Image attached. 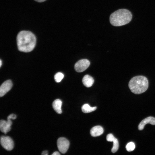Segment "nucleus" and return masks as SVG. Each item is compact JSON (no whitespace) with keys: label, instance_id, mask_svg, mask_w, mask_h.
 <instances>
[{"label":"nucleus","instance_id":"obj_1","mask_svg":"<svg viewBox=\"0 0 155 155\" xmlns=\"http://www.w3.org/2000/svg\"><path fill=\"white\" fill-rule=\"evenodd\" d=\"M17 42L18 49L20 51L29 52L34 48L36 38L31 32L23 30L20 32L17 35Z\"/></svg>","mask_w":155,"mask_h":155},{"label":"nucleus","instance_id":"obj_2","mask_svg":"<svg viewBox=\"0 0 155 155\" xmlns=\"http://www.w3.org/2000/svg\"><path fill=\"white\" fill-rule=\"evenodd\" d=\"M132 18L131 12L126 9H120L113 13L110 17V22L113 26H119L129 23Z\"/></svg>","mask_w":155,"mask_h":155},{"label":"nucleus","instance_id":"obj_3","mask_svg":"<svg viewBox=\"0 0 155 155\" xmlns=\"http://www.w3.org/2000/svg\"><path fill=\"white\" fill-rule=\"evenodd\" d=\"M128 86L132 92L139 94L147 90L148 87V82L146 77L138 75L133 77L130 80Z\"/></svg>","mask_w":155,"mask_h":155},{"label":"nucleus","instance_id":"obj_4","mask_svg":"<svg viewBox=\"0 0 155 155\" xmlns=\"http://www.w3.org/2000/svg\"><path fill=\"white\" fill-rule=\"evenodd\" d=\"M16 118V115L13 114L10 115L7 117V121L1 120L0 121V129L1 131L5 134H6L11 129L12 122L11 119H15Z\"/></svg>","mask_w":155,"mask_h":155},{"label":"nucleus","instance_id":"obj_5","mask_svg":"<svg viewBox=\"0 0 155 155\" xmlns=\"http://www.w3.org/2000/svg\"><path fill=\"white\" fill-rule=\"evenodd\" d=\"M57 147L59 151L62 153H65L68 150L69 146V142L66 138L60 137L57 142Z\"/></svg>","mask_w":155,"mask_h":155},{"label":"nucleus","instance_id":"obj_6","mask_svg":"<svg viewBox=\"0 0 155 155\" xmlns=\"http://www.w3.org/2000/svg\"><path fill=\"white\" fill-rule=\"evenodd\" d=\"M0 143L2 146L7 150H11L13 148V141L9 136H1L0 138Z\"/></svg>","mask_w":155,"mask_h":155},{"label":"nucleus","instance_id":"obj_7","mask_svg":"<svg viewBox=\"0 0 155 155\" xmlns=\"http://www.w3.org/2000/svg\"><path fill=\"white\" fill-rule=\"evenodd\" d=\"M90 65L89 61L87 59H82L78 61L74 65V68L77 72H81L85 70Z\"/></svg>","mask_w":155,"mask_h":155},{"label":"nucleus","instance_id":"obj_8","mask_svg":"<svg viewBox=\"0 0 155 155\" xmlns=\"http://www.w3.org/2000/svg\"><path fill=\"white\" fill-rule=\"evenodd\" d=\"M13 86L12 81L8 80L4 82L1 85L0 88V96H4L11 88Z\"/></svg>","mask_w":155,"mask_h":155},{"label":"nucleus","instance_id":"obj_9","mask_svg":"<svg viewBox=\"0 0 155 155\" xmlns=\"http://www.w3.org/2000/svg\"><path fill=\"white\" fill-rule=\"evenodd\" d=\"M148 123L152 125H155V118L152 117H149L142 121L139 125L138 129L141 130L143 129L145 125Z\"/></svg>","mask_w":155,"mask_h":155},{"label":"nucleus","instance_id":"obj_10","mask_svg":"<svg viewBox=\"0 0 155 155\" xmlns=\"http://www.w3.org/2000/svg\"><path fill=\"white\" fill-rule=\"evenodd\" d=\"M104 132V130L101 126L97 125L93 127L90 130V133L93 137H97L102 135Z\"/></svg>","mask_w":155,"mask_h":155},{"label":"nucleus","instance_id":"obj_11","mask_svg":"<svg viewBox=\"0 0 155 155\" xmlns=\"http://www.w3.org/2000/svg\"><path fill=\"white\" fill-rule=\"evenodd\" d=\"M82 82L85 86L88 88L92 85L94 82V80L91 76L88 75H86L83 78Z\"/></svg>","mask_w":155,"mask_h":155},{"label":"nucleus","instance_id":"obj_12","mask_svg":"<svg viewBox=\"0 0 155 155\" xmlns=\"http://www.w3.org/2000/svg\"><path fill=\"white\" fill-rule=\"evenodd\" d=\"M62 102L60 99H57L53 102L52 106L54 109L58 113L60 114L62 113L61 107Z\"/></svg>","mask_w":155,"mask_h":155},{"label":"nucleus","instance_id":"obj_13","mask_svg":"<svg viewBox=\"0 0 155 155\" xmlns=\"http://www.w3.org/2000/svg\"><path fill=\"white\" fill-rule=\"evenodd\" d=\"M97 108L96 107H91L88 104H84L82 107V111L85 113H90L95 110Z\"/></svg>","mask_w":155,"mask_h":155},{"label":"nucleus","instance_id":"obj_14","mask_svg":"<svg viewBox=\"0 0 155 155\" xmlns=\"http://www.w3.org/2000/svg\"><path fill=\"white\" fill-rule=\"evenodd\" d=\"M113 146L111 151L112 153H115L118 150L119 147V142L117 139L115 138L113 142Z\"/></svg>","mask_w":155,"mask_h":155},{"label":"nucleus","instance_id":"obj_15","mask_svg":"<svg viewBox=\"0 0 155 155\" xmlns=\"http://www.w3.org/2000/svg\"><path fill=\"white\" fill-rule=\"evenodd\" d=\"M64 75L63 74L60 72L57 73L54 76V79L57 82H60L63 78Z\"/></svg>","mask_w":155,"mask_h":155},{"label":"nucleus","instance_id":"obj_16","mask_svg":"<svg viewBox=\"0 0 155 155\" xmlns=\"http://www.w3.org/2000/svg\"><path fill=\"white\" fill-rule=\"evenodd\" d=\"M135 148V145L134 143L131 142L128 143L126 146V148L128 152H131L134 150Z\"/></svg>","mask_w":155,"mask_h":155},{"label":"nucleus","instance_id":"obj_17","mask_svg":"<svg viewBox=\"0 0 155 155\" xmlns=\"http://www.w3.org/2000/svg\"><path fill=\"white\" fill-rule=\"evenodd\" d=\"M115 138L113 134L111 133L108 134L106 137V140L108 142H113Z\"/></svg>","mask_w":155,"mask_h":155},{"label":"nucleus","instance_id":"obj_18","mask_svg":"<svg viewBox=\"0 0 155 155\" xmlns=\"http://www.w3.org/2000/svg\"><path fill=\"white\" fill-rule=\"evenodd\" d=\"M42 155H47L48 154V152L47 150L44 151L42 152Z\"/></svg>","mask_w":155,"mask_h":155},{"label":"nucleus","instance_id":"obj_19","mask_svg":"<svg viewBox=\"0 0 155 155\" xmlns=\"http://www.w3.org/2000/svg\"><path fill=\"white\" fill-rule=\"evenodd\" d=\"M60 154L59 153V152L57 151H55L52 154V155H59Z\"/></svg>","mask_w":155,"mask_h":155},{"label":"nucleus","instance_id":"obj_20","mask_svg":"<svg viewBox=\"0 0 155 155\" xmlns=\"http://www.w3.org/2000/svg\"><path fill=\"white\" fill-rule=\"evenodd\" d=\"M34 0L38 2H42L46 0Z\"/></svg>","mask_w":155,"mask_h":155},{"label":"nucleus","instance_id":"obj_21","mask_svg":"<svg viewBox=\"0 0 155 155\" xmlns=\"http://www.w3.org/2000/svg\"><path fill=\"white\" fill-rule=\"evenodd\" d=\"M0 67H1V66L2 65V61H1V60H0Z\"/></svg>","mask_w":155,"mask_h":155}]
</instances>
